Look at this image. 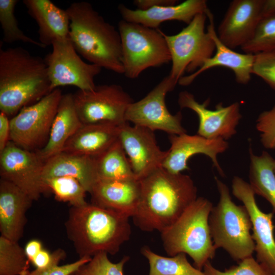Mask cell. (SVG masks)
Segmentation results:
<instances>
[{
  "instance_id": "1",
  "label": "cell",
  "mask_w": 275,
  "mask_h": 275,
  "mask_svg": "<svg viewBox=\"0 0 275 275\" xmlns=\"http://www.w3.org/2000/svg\"><path fill=\"white\" fill-rule=\"evenodd\" d=\"M139 206L132 217L145 232L160 233L174 223L197 197V188L190 176L158 168L139 180Z\"/></svg>"
},
{
  "instance_id": "2",
  "label": "cell",
  "mask_w": 275,
  "mask_h": 275,
  "mask_svg": "<svg viewBox=\"0 0 275 275\" xmlns=\"http://www.w3.org/2000/svg\"><path fill=\"white\" fill-rule=\"evenodd\" d=\"M129 218L92 203L71 206L65 223L67 236L79 258L115 255L130 238Z\"/></svg>"
},
{
  "instance_id": "3",
  "label": "cell",
  "mask_w": 275,
  "mask_h": 275,
  "mask_svg": "<svg viewBox=\"0 0 275 275\" xmlns=\"http://www.w3.org/2000/svg\"><path fill=\"white\" fill-rule=\"evenodd\" d=\"M44 59L21 47L0 49V110L8 117L51 92Z\"/></svg>"
},
{
  "instance_id": "4",
  "label": "cell",
  "mask_w": 275,
  "mask_h": 275,
  "mask_svg": "<svg viewBox=\"0 0 275 275\" xmlns=\"http://www.w3.org/2000/svg\"><path fill=\"white\" fill-rule=\"evenodd\" d=\"M66 11L70 22L69 38L77 52L91 64L124 74L118 30L89 2L73 3Z\"/></svg>"
},
{
  "instance_id": "5",
  "label": "cell",
  "mask_w": 275,
  "mask_h": 275,
  "mask_svg": "<svg viewBox=\"0 0 275 275\" xmlns=\"http://www.w3.org/2000/svg\"><path fill=\"white\" fill-rule=\"evenodd\" d=\"M213 207L207 199L197 198L174 223L160 233L162 245L168 256L187 254L195 267L201 270L214 257L216 249L209 226Z\"/></svg>"
},
{
  "instance_id": "6",
  "label": "cell",
  "mask_w": 275,
  "mask_h": 275,
  "mask_svg": "<svg viewBox=\"0 0 275 275\" xmlns=\"http://www.w3.org/2000/svg\"><path fill=\"white\" fill-rule=\"evenodd\" d=\"M215 180L219 198L209 217L212 239L216 249H223L234 260L240 261L255 251L251 218L243 205L232 201L227 185L216 177Z\"/></svg>"
},
{
  "instance_id": "7",
  "label": "cell",
  "mask_w": 275,
  "mask_h": 275,
  "mask_svg": "<svg viewBox=\"0 0 275 275\" xmlns=\"http://www.w3.org/2000/svg\"><path fill=\"white\" fill-rule=\"evenodd\" d=\"M124 74L138 78L145 70L171 62V56L162 32L122 19L118 23Z\"/></svg>"
},
{
  "instance_id": "8",
  "label": "cell",
  "mask_w": 275,
  "mask_h": 275,
  "mask_svg": "<svg viewBox=\"0 0 275 275\" xmlns=\"http://www.w3.org/2000/svg\"><path fill=\"white\" fill-rule=\"evenodd\" d=\"M206 18L205 13L198 14L178 33L168 35L162 32L171 56L169 75L177 84L185 72H195L213 55L214 41L205 30Z\"/></svg>"
},
{
  "instance_id": "9",
  "label": "cell",
  "mask_w": 275,
  "mask_h": 275,
  "mask_svg": "<svg viewBox=\"0 0 275 275\" xmlns=\"http://www.w3.org/2000/svg\"><path fill=\"white\" fill-rule=\"evenodd\" d=\"M75 107L84 124L106 123L120 126L133 102L130 95L117 84L96 86L91 90H78L73 94Z\"/></svg>"
},
{
  "instance_id": "10",
  "label": "cell",
  "mask_w": 275,
  "mask_h": 275,
  "mask_svg": "<svg viewBox=\"0 0 275 275\" xmlns=\"http://www.w3.org/2000/svg\"><path fill=\"white\" fill-rule=\"evenodd\" d=\"M57 88L10 119L11 141L31 151L48 140L62 97Z\"/></svg>"
},
{
  "instance_id": "11",
  "label": "cell",
  "mask_w": 275,
  "mask_h": 275,
  "mask_svg": "<svg viewBox=\"0 0 275 275\" xmlns=\"http://www.w3.org/2000/svg\"><path fill=\"white\" fill-rule=\"evenodd\" d=\"M176 85L169 75L164 77L144 98L129 105L125 115L126 121L153 131L162 130L170 135L186 133L181 124V113L172 114L166 103L167 94L173 91Z\"/></svg>"
},
{
  "instance_id": "12",
  "label": "cell",
  "mask_w": 275,
  "mask_h": 275,
  "mask_svg": "<svg viewBox=\"0 0 275 275\" xmlns=\"http://www.w3.org/2000/svg\"><path fill=\"white\" fill-rule=\"evenodd\" d=\"M52 46V51L44 58L51 91L66 86L85 91L95 88L94 79L100 73L101 67L84 62L69 38L56 41Z\"/></svg>"
},
{
  "instance_id": "13",
  "label": "cell",
  "mask_w": 275,
  "mask_h": 275,
  "mask_svg": "<svg viewBox=\"0 0 275 275\" xmlns=\"http://www.w3.org/2000/svg\"><path fill=\"white\" fill-rule=\"evenodd\" d=\"M44 164L37 152L10 141L0 153L1 179L16 185L33 201L38 200L42 194L50 192L43 179Z\"/></svg>"
},
{
  "instance_id": "14",
  "label": "cell",
  "mask_w": 275,
  "mask_h": 275,
  "mask_svg": "<svg viewBox=\"0 0 275 275\" xmlns=\"http://www.w3.org/2000/svg\"><path fill=\"white\" fill-rule=\"evenodd\" d=\"M232 190L233 195L242 202L250 216L257 261L275 275L274 212L265 213L260 209L249 183L241 178L234 177Z\"/></svg>"
},
{
  "instance_id": "15",
  "label": "cell",
  "mask_w": 275,
  "mask_h": 275,
  "mask_svg": "<svg viewBox=\"0 0 275 275\" xmlns=\"http://www.w3.org/2000/svg\"><path fill=\"white\" fill-rule=\"evenodd\" d=\"M210 100L198 102L194 95L187 91H181L178 103L181 108H189L195 112L199 118L197 134L207 139L231 138L236 133V127L242 118L238 102L224 106L219 103L214 109L208 108Z\"/></svg>"
},
{
  "instance_id": "16",
  "label": "cell",
  "mask_w": 275,
  "mask_h": 275,
  "mask_svg": "<svg viewBox=\"0 0 275 275\" xmlns=\"http://www.w3.org/2000/svg\"><path fill=\"white\" fill-rule=\"evenodd\" d=\"M118 140L138 180L162 167L167 151L160 149L153 131L126 122L119 126Z\"/></svg>"
},
{
  "instance_id": "17",
  "label": "cell",
  "mask_w": 275,
  "mask_h": 275,
  "mask_svg": "<svg viewBox=\"0 0 275 275\" xmlns=\"http://www.w3.org/2000/svg\"><path fill=\"white\" fill-rule=\"evenodd\" d=\"M171 147L167 151L162 168L167 171L179 174L187 170L189 159L194 155L202 154L208 156L222 176L224 172L221 167L217 155L225 152L229 143L222 139H207L200 135L172 134L169 136Z\"/></svg>"
},
{
  "instance_id": "18",
  "label": "cell",
  "mask_w": 275,
  "mask_h": 275,
  "mask_svg": "<svg viewBox=\"0 0 275 275\" xmlns=\"http://www.w3.org/2000/svg\"><path fill=\"white\" fill-rule=\"evenodd\" d=\"M263 0H234L221 22L217 35L227 47H241L253 36L261 19Z\"/></svg>"
},
{
  "instance_id": "19",
  "label": "cell",
  "mask_w": 275,
  "mask_h": 275,
  "mask_svg": "<svg viewBox=\"0 0 275 275\" xmlns=\"http://www.w3.org/2000/svg\"><path fill=\"white\" fill-rule=\"evenodd\" d=\"M205 14L209 22L207 32L214 41L215 53L206 59L202 66L196 71L189 75L182 77L179 79L178 84L183 86H188L201 73L216 67L230 69L233 72L235 80L238 84H248L252 74L255 54L238 53L225 45L218 37L215 30L213 14L209 9Z\"/></svg>"
},
{
  "instance_id": "20",
  "label": "cell",
  "mask_w": 275,
  "mask_h": 275,
  "mask_svg": "<svg viewBox=\"0 0 275 275\" xmlns=\"http://www.w3.org/2000/svg\"><path fill=\"white\" fill-rule=\"evenodd\" d=\"M90 194L92 204L132 217L140 202V182L136 178L99 180Z\"/></svg>"
},
{
  "instance_id": "21",
  "label": "cell",
  "mask_w": 275,
  "mask_h": 275,
  "mask_svg": "<svg viewBox=\"0 0 275 275\" xmlns=\"http://www.w3.org/2000/svg\"><path fill=\"white\" fill-rule=\"evenodd\" d=\"M34 201L12 182L0 180V232L11 240L18 242L23 237L26 213Z\"/></svg>"
},
{
  "instance_id": "22",
  "label": "cell",
  "mask_w": 275,
  "mask_h": 275,
  "mask_svg": "<svg viewBox=\"0 0 275 275\" xmlns=\"http://www.w3.org/2000/svg\"><path fill=\"white\" fill-rule=\"evenodd\" d=\"M122 19L158 29L162 23L171 20L189 24L198 14L208 9L205 0H186L178 5L156 7L146 10H133L123 4L118 7Z\"/></svg>"
},
{
  "instance_id": "23",
  "label": "cell",
  "mask_w": 275,
  "mask_h": 275,
  "mask_svg": "<svg viewBox=\"0 0 275 275\" xmlns=\"http://www.w3.org/2000/svg\"><path fill=\"white\" fill-rule=\"evenodd\" d=\"M29 14L38 26L39 42L47 47L69 38L70 19L66 10L49 0H24Z\"/></svg>"
},
{
  "instance_id": "24",
  "label": "cell",
  "mask_w": 275,
  "mask_h": 275,
  "mask_svg": "<svg viewBox=\"0 0 275 275\" xmlns=\"http://www.w3.org/2000/svg\"><path fill=\"white\" fill-rule=\"evenodd\" d=\"M76 111L73 94L62 95L45 145L37 152L45 162L62 152L69 139L82 125Z\"/></svg>"
},
{
  "instance_id": "25",
  "label": "cell",
  "mask_w": 275,
  "mask_h": 275,
  "mask_svg": "<svg viewBox=\"0 0 275 275\" xmlns=\"http://www.w3.org/2000/svg\"><path fill=\"white\" fill-rule=\"evenodd\" d=\"M119 126L106 123L83 124L67 142L62 152L96 157L118 140Z\"/></svg>"
},
{
  "instance_id": "26",
  "label": "cell",
  "mask_w": 275,
  "mask_h": 275,
  "mask_svg": "<svg viewBox=\"0 0 275 275\" xmlns=\"http://www.w3.org/2000/svg\"><path fill=\"white\" fill-rule=\"evenodd\" d=\"M61 176L76 178L87 192L90 193L98 180L94 158L62 152L44 162L42 173L43 181Z\"/></svg>"
},
{
  "instance_id": "27",
  "label": "cell",
  "mask_w": 275,
  "mask_h": 275,
  "mask_svg": "<svg viewBox=\"0 0 275 275\" xmlns=\"http://www.w3.org/2000/svg\"><path fill=\"white\" fill-rule=\"evenodd\" d=\"M250 185L255 194L266 199L275 212V174L273 171L274 159L266 151L260 155H255L250 148Z\"/></svg>"
},
{
  "instance_id": "28",
  "label": "cell",
  "mask_w": 275,
  "mask_h": 275,
  "mask_svg": "<svg viewBox=\"0 0 275 275\" xmlns=\"http://www.w3.org/2000/svg\"><path fill=\"white\" fill-rule=\"evenodd\" d=\"M94 158L98 180L136 178L118 140L107 150Z\"/></svg>"
},
{
  "instance_id": "29",
  "label": "cell",
  "mask_w": 275,
  "mask_h": 275,
  "mask_svg": "<svg viewBox=\"0 0 275 275\" xmlns=\"http://www.w3.org/2000/svg\"><path fill=\"white\" fill-rule=\"evenodd\" d=\"M141 253L148 261V275H205L203 271L190 264L185 253L164 257L146 246L142 248Z\"/></svg>"
},
{
  "instance_id": "30",
  "label": "cell",
  "mask_w": 275,
  "mask_h": 275,
  "mask_svg": "<svg viewBox=\"0 0 275 275\" xmlns=\"http://www.w3.org/2000/svg\"><path fill=\"white\" fill-rule=\"evenodd\" d=\"M29 262L18 242L0 236V275H25Z\"/></svg>"
},
{
  "instance_id": "31",
  "label": "cell",
  "mask_w": 275,
  "mask_h": 275,
  "mask_svg": "<svg viewBox=\"0 0 275 275\" xmlns=\"http://www.w3.org/2000/svg\"><path fill=\"white\" fill-rule=\"evenodd\" d=\"M44 182L59 201L68 203L74 207L87 203L85 200L87 191L75 178L70 176L52 177L44 180Z\"/></svg>"
},
{
  "instance_id": "32",
  "label": "cell",
  "mask_w": 275,
  "mask_h": 275,
  "mask_svg": "<svg viewBox=\"0 0 275 275\" xmlns=\"http://www.w3.org/2000/svg\"><path fill=\"white\" fill-rule=\"evenodd\" d=\"M17 0H0V23L3 33V41L11 44L21 41L41 48L46 46L26 35L20 29L15 15Z\"/></svg>"
},
{
  "instance_id": "33",
  "label": "cell",
  "mask_w": 275,
  "mask_h": 275,
  "mask_svg": "<svg viewBox=\"0 0 275 275\" xmlns=\"http://www.w3.org/2000/svg\"><path fill=\"white\" fill-rule=\"evenodd\" d=\"M241 48L253 54L275 50V16L261 18L252 38Z\"/></svg>"
},
{
  "instance_id": "34",
  "label": "cell",
  "mask_w": 275,
  "mask_h": 275,
  "mask_svg": "<svg viewBox=\"0 0 275 275\" xmlns=\"http://www.w3.org/2000/svg\"><path fill=\"white\" fill-rule=\"evenodd\" d=\"M106 253H100L81 266L73 275H124L123 267L129 257L124 256L119 262L110 261Z\"/></svg>"
},
{
  "instance_id": "35",
  "label": "cell",
  "mask_w": 275,
  "mask_h": 275,
  "mask_svg": "<svg viewBox=\"0 0 275 275\" xmlns=\"http://www.w3.org/2000/svg\"><path fill=\"white\" fill-rule=\"evenodd\" d=\"M203 269L205 275H273L253 256L241 260L237 265L224 271L215 268L210 261L205 264Z\"/></svg>"
},
{
  "instance_id": "36",
  "label": "cell",
  "mask_w": 275,
  "mask_h": 275,
  "mask_svg": "<svg viewBox=\"0 0 275 275\" xmlns=\"http://www.w3.org/2000/svg\"><path fill=\"white\" fill-rule=\"evenodd\" d=\"M53 253V259L47 267L37 269L30 271L25 275H71L81 266L89 261L91 258H80L78 260L63 265H59L60 261L66 257L65 252L62 249H58Z\"/></svg>"
},
{
  "instance_id": "37",
  "label": "cell",
  "mask_w": 275,
  "mask_h": 275,
  "mask_svg": "<svg viewBox=\"0 0 275 275\" xmlns=\"http://www.w3.org/2000/svg\"><path fill=\"white\" fill-rule=\"evenodd\" d=\"M252 74L262 78L275 91V50L255 54Z\"/></svg>"
},
{
  "instance_id": "38",
  "label": "cell",
  "mask_w": 275,
  "mask_h": 275,
  "mask_svg": "<svg viewBox=\"0 0 275 275\" xmlns=\"http://www.w3.org/2000/svg\"><path fill=\"white\" fill-rule=\"evenodd\" d=\"M261 142L266 149H275V104L269 110L262 112L256 121Z\"/></svg>"
},
{
  "instance_id": "39",
  "label": "cell",
  "mask_w": 275,
  "mask_h": 275,
  "mask_svg": "<svg viewBox=\"0 0 275 275\" xmlns=\"http://www.w3.org/2000/svg\"><path fill=\"white\" fill-rule=\"evenodd\" d=\"M10 124L9 117L5 113H0V153L10 142Z\"/></svg>"
},
{
  "instance_id": "40",
  "label": "cell",
  "mask_w": 275,
  "mask_h": 275,
  "mask_svg": "<svg viewBox=\"0 0 275 275\" xmlns=\"http://www.w3.org/2000/svg\"><path fill=\"white\" fill-rule=\"evenodd\" d=\"M177 2L176 0H134L133 3L137 9L146 10L156 7L174 5Z\"/></svg>"
},
{
  "instance_id": "41",
  "label": "cell",
  "mask_w": 275,
  "mask_h": 275,
  "mask_svg": "<svg viewBox=\"0 0 275 275\" xmlns=\"http://www.w3.org/2000/svg\"><path fill=\"white\" fill-rule=\"evenodd\" d=\"M53 253H49L43 249L34 258L32 263L37 269H43L48 266L53 259Z\"/></svg>"
},
{
  "instance_id": "42",
  "label": "cell",
  "mask_w": 275,
  "mask_h": 275,
  "mask_svg": "<svg viewBox=\"0 0 275 275\" xmlns=\"http://www.w3.org/2000/svg\"><path fill=\"white\" fill-rule=\"evenodd\" d=\"M43 249L42 243L39 240L32 239L26 244L24 249L29 260L32 262Z\"/></svg>"
},
{
  "instance_id": "43",
  "label": "cell",
  "mask_w": 275,
  "mask_h": 275,
  "mask_svg": "<svg viewBox=\"0 0 275 275\" xmlns=\"http://www.w3.org/2000/svg\"><path fill=\"white\" fill-rule=\"evenodd\" d=\"M272 16H275V0H263L261 19Z\"/></svg>"
},
{
  "instance_id": "44",
  "label": "cell",
  "mask_w": 275,
  "mask_h": 275,
  "mask_svg": "<svg viewBox=\"0 0 275 275\" xmlns=\"http://www.w3.org/2000/svg\"><path fill=\"white\" fill-rule=\"evenodd\" d=\"M273 171H274V174H275V160H274V163H273Z\"/></svg>"
},
{
  "instance_id": "45",
  "label": "cell",
  "mask_w": 275,
  "mask_h": 275,
  "mask_svg": "<svg viewBox=\"0 0 275 275\" xmlns=\"http://www.w3.org/2000/svg\"><path fill=\"white\" fill-rule=\"evenodd\" d=\"M73 274H72L71 275H73Z\"/></svg>"
}]
</instances>
